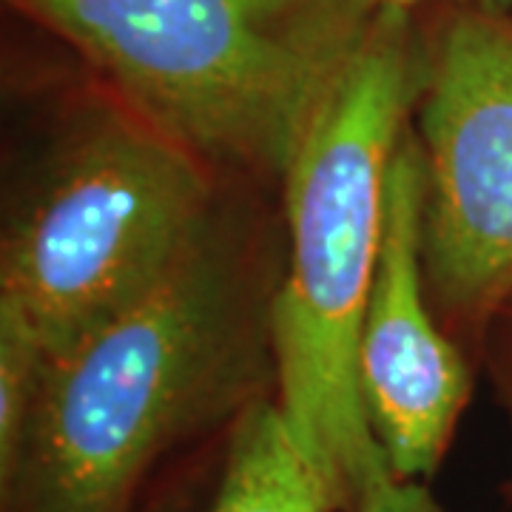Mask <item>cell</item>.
Segmentation results:
<instances>
[{"instance_id": "5b68a950", "label": "cell", "mask_w": 512, "mask_h": 512, "mask_svg": "<svg viewBox=\"0 0 512 512\" xmlns=\"http://www.w3.org/2000/svg\"><path fill=\"white\" fill-rule=\"evenodd\" d=\"M410 126L427 299L478 362L490 319L512 296V12L447 9L427 35Z\"/></svg>"}, {"instance_id": "52a82bcc", "label": "cell", "mask_w": 512, "mask_h": 512, "mask_svg": "<svg viewBox=\"0 0 512 512\" xmlns=\"http://www.w3.org/2000/svg\"><path fill=\"white\" fill-rule=\"evenodd\" d=\"M208 512H333L276 396L256 402L228 433V453Z\"/></svg>"}, {"instance_id": "7a4b0ae2", "label": "cell", "mask_w": 512, "mask_h": 512, "mask_svg": "<svg viewBox=\"0 0 512 512\" xmlns=\"http://www.w3.org/2000/svg\"><path fill=\"white\" fill-rule=\"evenodd\" d=\"M416 12L382 9L293 160L274 293L276 404L333 512L390 470L370 430L356 345L382 254L387 165L424 86Z\"/></svg>"}, {"instance_id": "9c48e42d", "label": "cell", "mask_w": 512, "mask_h": 512, "mask_svg": "<svg viewBox=\"0 0 512 512\" xmlns=\"http://www.w3.org/2000/svg\"><path fill=\"white\" fill-rule=\"evenodd\" d=\"M478 365L487 370L498 404L504 407L512 430V296L498 308V313L487 325L481 353H478ZM504 495L512 504V478L504 484Z\"/></svg>"}, {"instance_id": "6da1fadb", "label": "cell", "mask_w": 512, "mask_h": 512, "mask_svg": "<svg viewBox=\"0 0 512 512\" xmlns=\"http://www.w3.org/2000/svg\"><path fill=\"white\" fill-rule=\"evenodd\" d=\"M256 194L228 188L140 302L52 359L0 512H134L168 458L276 396L285 242Z\"/></svg>"}, {"instance_id": "3957f363", "label": "cell", "mask_w": 512, "mask_h": 512, "mask_svg": "<svg viewBox=\"0 0 512 512\" xmlns=\"http://www.w3.org/2000/svg\"><path fill=\"white\" fill-rule=\"evenodd\" d=\"M222 185L268 194L379 18L373 0H6Z\"/></svg>"}, {"instance_id": "8fae6325", "label": "cell", "mask_w": 512, "mask_h": 512, "mask_svg": "<svg viewBox=\"0 0 512 512\" xmlns=\"http://www.w3.org/2000/svg\"><path fill=\"white\" fill-rule=\"evenodd\" d=\"M379 9H404L416 12L427 3H444L447 9H490V12H512V0H373Z\"/></svg>"}, {"instance_id": "277c9868", "label": "cell", "mask_w": 512, "mask_h": 512, "mask_svg": "<svg viewBox=\"0 0 512 512\" xmlns=\"http://www.w3.org/2000/svg\"><path fill=\"white\" fill-rule=\"evenodd\" d=\"M228 188L103 89L69 111L6 211L0 296L57 359L140 302Z\"/></svg>"}, {"instance_id": "8992f818", "label": "cell", "mask_w": 512, "mask_h": 512, "mask_svg": "<svg viewBox=\"0 0 512 512\" xmlns=\"http://www.w3.org/2000/svg\"><path fill=\"white\" fill-rule=\"evenodd\" d=\"M476 359L441 328L421 268V157L413 126L387 165L382 254L356 345V379L387 467L439 470L473 396Z\"/></svg>"}, {"instance_id": "30bf717a", "label": "cell", "mask_w": 512, "mask_h": 512, "mask_svg": "<svg viewBox=\"0 0 512 512\" xmlns=\"http://www.w3.org/2000/svg\"><path fill=\"white\" fill-rule=\"evenodd\" d=\"M350 512H441L430 490L416 478H399L384 470L367 484Z\"/></svg>"}, {"instance_id": "ba28073f", "label": "cell", "mask_w": 512, "mask_h": 512, "mask_svg": "<svg viewBox=\"0 0 512 512\" xmlns=\"http://www.w3.org/2000/svg\"><path fill=\"white\" fill-rule=\"evenodd\" d=\"M49 365L35 322L15 299L0 296V470L18 453Z\"/></svg>"}]
</instances>
